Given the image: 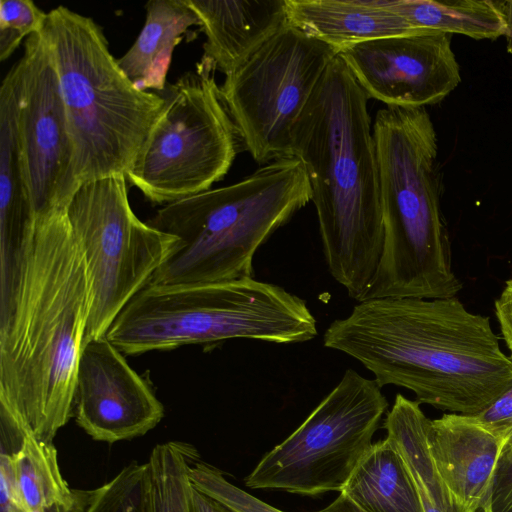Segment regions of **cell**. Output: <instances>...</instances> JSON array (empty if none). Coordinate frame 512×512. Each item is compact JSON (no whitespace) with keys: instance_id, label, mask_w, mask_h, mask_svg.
<instances>
[{"instance_id":"obj_24","label":"cell","mask_w":512,"mask_h":512,"mask_svg":"<svg viewBox=\"0 0 512 512\" xmlns=\"http://www.w3.org/2000/svg\"><path fill=\"white\" fill-rule=\"evenodd\" d=\"M197 450L188 443L168 441L156 445L147 460L152 512H190L189 479Z\"/></svg>"},{"instance_id":"obj_9","label":"cell","mask_w":512,"mask_h":512,"mask_svg":"<svg viewBox=\"0 0 512 512\" xmlns=\"http://www.w3.org/2000/svg\"><path fill=\"white\" fill-rule=\"evenodd\" d=\"M66 213L83 250L90 281L83 345L106 336L121 310L175 252L179 239L136 216L126 176L81 184Z\"/></svg>"},{"instance_id":"obj_17","label":"cell","mask_w":512,"mask_h":512,"mask_svg":"<svg viewBox=\"0 0 512 512\" xmlns=\"http://www.w3.org/2000/svg\"><path fill=\"white\" fill-rule=\"evenodd\" d=\"M206 41L201 60L231 73L289 24L285 0H185Z\"/></svg>"},{"instance_id":"obj_7","label":"cell","mask_w":512,"mask_h":512,"mask_svg":"<svg viewBox=\"0 0 512 512\" xmlns=\"http://www.w3.org/2000/svg\"><path fill=\"white\" fill-rule=\"evenodd\" d=\"M317 334V321L302 298L278 285L246 278L146 285L117 315L105 337L123 354L137 356L232 339L294 344Z\"/></svg>"},{"instance_id":"obj_29","label":"cell","mask_w":512,"mask_h":512,"mask_svg":"<svg viewBox=\"0 0 512 512\" xmlns=\"http://www.w3.org/2000/svg\"><path fill=\"white\" fill-rule=\"evenodd\" d=\"M490 512H512V446H506L498 461Z\"/></svg>"},{"instance_id":"obj_20","label":"cell","mask_w":512,"mask_h":512,"mask_svg":"<svg viewBox=\"0 0 512 512\" xmlns=\"http://www.w3.org/2000/svg\"><path fill=\"white\" fill-rule=\"evenodd\" d=\"M146 19L138 37L118 60L137 87L162 92L172 54L183 34L199 25L196 14L185 0H151L145 4Z\"/></svg>"},{"instance_id":"obj_28","label":"cell","mask_w":512,"mask_h":512,"mask_svg":"<svg viewBox=\"0 0 512 512\" xmlns=\"http://www.w3.org/2000/svg\"><path fill=\"white\" fill-rule=\"evenodd\" d=\"M474 416L493 434L503 439L506 446H512V386L487 409Z\"/></svg>"},{"instance_id":"obj_22","label":"cell","mask_w":512,"mask_h":512,"mask_svg":"<svg viewBox=\"0 0 512 512\" xmlns=\"http://www.w3.org/2000/svg\"><path fill=\"white\" fill-rule=\"evenodd\" d=\"M341 492L365 512H424L401 455L386 437L373 443Z\"/></svg>"},{"instance_id":"obj_23","label":"cell","mask_w":512,"mask_h":512,"mask_svg":"<svg viewBox=\"0 0 512 512\" xmlns=\"http://www.w3.org/2000/svg\"><path fill=\"white\" fill-rule=\"evenodd\" d=\"M10 453L16 485L26 512L69 510L74 501V489L69 487L61 473L53 442H45L26 433Z\"/></svg>"},{"instance_id":"obj_5","label":"cell","mask_w":512,"mask_h":512,"mask_svg":"<svg viewBox=\"0 0 512 512\" xmlns=\"http://www.w3.org/2000/svg\"><path fill=\"white\" fill-rule=\"evenodd\" d=\"M311 198L303 163L289 156L239 182L163 206L147 223L179 244L148 285L253 278L257 250Z\"/></svg>"},{"instance_id":"obj_14","label":"cell","mask_w":512,"mask_h":512,"mask_svg":"<svg viewBox=\"0 0 512 512\" xmlns=\"http://www.w3.org/2000/svg\"><path fill=\"white\" fill-rule=\"evenodd\" d=\"M73 415L92 439L113 444L154 429L164 407L123 353L102 337L81 347Z\"/></svg>"},{"instance_id":"obj_33","label":"cell","mask_w":512,"mask_h":512,"mask_svg":"<svg viewBox=\"0 0 512 512\" xmlns=\"http://www.w3.org/2000/svg\"><path fill=\"white\" fill-rule=\"evenodd\" d=\"M508 22V50L512 52V1H505Z\"/></svg>"},{"instance_id":"obj_15","label":"cell","mask_w":512,"mask_h":512,"mask_svg":"<svg viewBox=\"0 0 512 512\" xmlns=\"http://www.w3.org/2000/svg\"><path fill=\"white\" fill-rule=\"evenodd\" d=\"M429 445L441 476L471 512H490L495 470L506 446L474 415L431 420Z\"/></svg>"},{"instance_id":"obj_1","label":"cell","mask_w":512,"mask_h":512,"mask_svg":"<svg viewBox=\"0 0 512 512\" xmlns=\"http://www.w3.org/2000/svg\"><path fill=\"white\" fill-rule=\"evenodd\" d=\"M90 302L85 256L66 209L34 217L0 298V403L39 440L53 442L73 415Z\"/></svg>"},{"instance_id":"obj_30","label":"cell","mask_w":512,"mask_h":512,"mask_svg":"<svg viewBox=\"0 0 512 512\" xmlns=\"http://www.w3.org/2000/svg\"><path fill=\"white\" fill-rule=\"evenodd\" d=\"M0 512H26L13 471L10 452L0 454Z\"/></svg>"},{"instance_id":"obj_27","label":"cell","mask_w":512,"mask_h":512,"mask_svg":"<svg viewBox=\"0 0 512 512\" xmlns=\"http://www.w3.org/2000/svg\"><path fill=\"white\" fill-rule=\"evenodd\" d=\"M47 13L32 0H1L0 60L5 61L32 34L43 30Z\"/></svg>"},{"instance_id":"obj_3","label":"cell","mask_w":512,"mask_h":512,"mask_svg":"<svg viewBox=\"0 0 512 512\" xmlns=\"http://www.w3.org/2000/svg\"><path fill=\"white\" fill-rule=\"evenodd\" d=\"M369 97L337 55L293 126L332 277L357 301L380 261L384 230Z\"/></svg>"},{"instance_id":"obj_6","label":"cell","mask_w":512,"mask_h":512,"mask_svg":"<svg viewBox=\"0 0 512 512\" xmlns=\"http://www.w3.org/2000/svg\"><path fill=\"white\" fill-rule=\"evenodd\" d=\"M41 33L61 87L76 183L126 176L164 106L163 97L128 78L91 17L58 6L47 13Z\"/></svg>"},{"instance_id":"obj_13","label":"cell","mask_w":512,"mask_h":512,"mask_svg":"<svg viewBox=\"0 0 512 512\" xmlns=\"http://www.w3.org/2000/svg\"><path fill=\"white\" fill-rule=\"evenodd\" d=\"M450 34L373 39L338 55L369 98L387 107L425 108L446 98L460 83Z\"/></svg>"},{"instance_id":"obj_11","label":"cell","mask_w":512,"mask_h":512,"mask_svg":"<svg viewBox=\"0 0 512 512\" xmlns=\"http://www.w3.org/2000/svg\"><path fill=\"white\" fill-rule=\"evenodd\" d=\"M338 51L290 23L225 75L223 99L260 165L289 157L293 126Z\"/></svg>"},{"instance_id":"obj_2","label":"cell","mask_w":512,"mask_h":512,"mask_svg":"<svg viewBox=\"0 0 512 512\" xmlns=\"http://www.w3.org/2000/svg\"><path fill=\"white\" fill-rule=\"evenodd\" d=\"M323 343L360 362L381 388H405L449 413L477 415L512 386V359L490 318L456 297L358 302Z\"/></svg>"},{"instance_id":"obj_25","label":"cell","mask_w":512,"mask_h":512,"mask_svg":"<svg viewBox=\"0 0 512 512\" xmlns=\"http://www.w3.org/2000/svg\"><path fill=\"white\" fill-rule=\"evenodd\" d=\"M66 512H152L148 462H130L97 488L74 489Z\"/></svg>"},{"instance_id":"obj_31","label":"cell","mask_w":512,"mask_h":512,"mask_svg":"<svg viewBox=\"0 0 512 512\" xmlns=\"http://www.w3.org/2000/svg\"><path fill=\"white\" fill-rule=\"evenodd\" d=\"M495 314L512 359V278L505 282L500 296L495 300Z\"/></svg>"},{"instance_id":"obj_26","label":"cell","mask_w":512,"mask_h":512,"mask_svg":"<svg viewBox=\"0 0 512 512\" xmlns=\"http://www.w3.org/2000/svg\"><path fill=\"white\" fill-rule=\"evenodd\" d=\"M191 484L200 492L218 500L237 512H285L258 499L226 479L218 468L194 461L189 468ZM314 512H365L347 495L339 496L326 507Z\"/></svg>"},{"instance_id":"obj_21","label":"cell","mask_w":512,"mask_h":512,"mask_svg":"<svg viewBox=\"0 0 512 512\" xmlns=\"http://www.w3.org/2000/svg\"><path fill=\"white\" fill-rule=\"evenodd\" d=\"M417 34H462L477 40L497 39L508 32L505 1L380 0Z\"/></svg>"},{"instance_id":"obj_19","label":"cell","mask_w":512,"mask_h":512,"mask_svg":"<svg viewBox=\"0 0 512 512\" xmlns=\"http://www.w3.org/2000/svg\"><path fill=\"white\" fill-rule=\"evenodd\" d=\"M430 423L419 402L398 393L382 427L408 469L424 512H471L449 489L434 461Z\"/></svg>"},{"instance_id":"obj_18","label":"cell","mask_w":512,"mask_h":512,"mask_svg":"<svg viewBox=\"0 0 512 512\" xmlns=\"http://www.w3.org/2000/svg\"><path fill=\"white\" fill-rule=\"evenodd\" d=\"M289 23L335 48L392 36L419 35L380 0H285Z\"/></svg>"},{"instance_id":"obj_8","label":"cell","mask_w":512,"mask_h":512,"mask_svg":"<svg viewBox=\"0 0 512 512\" xmlns=\"http://www.w3.org/2000/svg\"><path fill=\"white\" fill-rule=\"evenodd\" d=\"M215 71L200 60L160 92L164 106L126 174L153 204L210 190L243 148Z\"/></svg>"},{"instance_id":"obj_16","label":"cell","mask_w":512,"mask_h":512,"mask_svg":"<svg viewBox=\"0 0 512 512\" xmlns=\"http://www.w3.org/2000/svg\"><path fill=\"white\" fill-rule=\"evenodd\" d=\"M17 62L0 88V293L13 280L34 212L18 132Z\"/></svg>"},{"instance_id":"obj_4","label":"cell","mask_w":512,"mask_h":512,"mask_svg":"<svg viewBox=\"0 0 512 512\" xmlns=\"http://www.w3.org/2000/svg\"><path fill=\"white\" fill-rule=\"evenodd\" d=\"M383 249L360 300L456 297L463 284L452 266L441 207L437 134L426 108L386 107L373 123Z\"/></svg>"},{"instance_id":"obj_32","label":"cell","mask_w":512,"mask_h":512,"mask_svg":"<svg viewBox=\"0 0 512 512\" xmlns=\"http://www.w3.org/2000/svg\"><path fill=\"white\" fill-rule=\"evenodd\" d=\"M190 512H237L218 500L200 492L193 485L190 492Z\"/></svg>"},{"instance_id":"obj_12","label":"cell","mask_w":512,"mask_h":512,"mask_svg":"<svg viewBox=\"0 0 512 512\" xmlns=\"http://www.w3.org/2000/svg\"><path fill=\"white\" fill-rule=\"evenodd\" d=\"M19 71L18 132L34 217L67 207L78 189L73 146L52 55L41 32L25 41Z\"/></svg>"},{"instance_id":"obj_10","label":"cell","mask_w":512,"mask_h":512,"mask_svg":"<svg viewBox=\"0 0 512 512\" xmlns=\"http://www.w3.org/2000/svg\"><path fill=\"white\" fill-rule=\"evenodd\" d=\"M389 403L381 387L353 369L245 478L251 489L316 496L341 492L373 445Z\"/></svg>"}]
</instances>
